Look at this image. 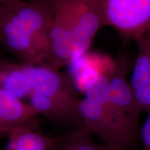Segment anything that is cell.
Returning a JSON list of instances; mask_svg holds the SVG:
<instances>
[{
    "mask_svg": "<svg viewBox=\"0 0 150 150\" xmlns=\"http://www.w3.org/2000/svg\"><path fill=\"white\" fill-rule=\"evenodd\" d=\"M40 114L30 104L0 88V136L19 128L37 129Z\"/></svg>",
    "mask_w": 150,
    "mask_h": 150,
    "instance_id": "cell-6",
    "label": "cell"
},
{
    "mask_svg": "<svg viewBox=\"0 0 150 150\" xmlns=\"http://www.w3.org/2000/svg\"><path fill=\"white\" fill-rule=\"evenodd\" d=\"M108 73L90 80L79 106L83 129L99 137L104 145L128 149L134 145L137 130L117 109L108 96Z\"/></svg>",
    "mask_w": 150,
    "mask_h": 150,
    "instance_id": "cell-4",
    "label": "cell"
},
{
    "mask_svg": "<svg viewBox=\"0 0 150 150\" xmlns=\"http://www.w3.org/2000/svg\"><path fill=\"white\" fill-rule=\"evenodd\" d=\"M138 54L135 61L130 86L142 111L150 112V31L136 39Z\"/></svg>",
    "mask_w": 150,
    "mask_h": 150,
    "instance_id": "cell-8",
    "label": "cell"
},
{
    "mask_svg": "<svg viewBox=\"0 0 150 150\" xmlns=\"http://www.w3.org/2000/svg\"><path fill=\"white\" fill-rule=\"evenodd\" d=\"M52 16L32 1L0 4V44L20 63L41 65L47 50Z\"/></svg>",
    "mask_w": 150,
    "mask_h": 150,
    "instance_id": "cell-2",
    "label": "cell"
},
{
    "mask_svg": "<svg viewBox=\"0 0 150 150\" xmlns=\"http://www.w3.org/2000/svg\"><path fill=\"white\" fill-rule=\"evenodd\" d=\"M103 27L96 0H56L46 56L40 65L57 70L70 65L88 53Z\"/></svg>",
    "mask_w": 150,
    "mask_h": 150,
    "instance_id": "cell-1",
    "label": "cell"
},
{
    "mask_svg": "<svg viewBox=\"0 0 150 150\" xmlns=\"http://www.w3.org/2000/svg\"><path fill=\"white\" fill-rule=\"evenodd\" d=\"M141 139L145 150H150V112L141 129Z\"/></svg>",
    "mask_w": 150,
    "mask_h": 150,
    "instance_id": "cell-12",
    "label": "cell"
},
{
    "mask_svg": "<svg viewBox=\"0 0 150 150\" xmlns=\"http://www.w3.org/2000/svg\"><path fill=\"white\" fill-rule=\"evenodd\" d=\"M126 72V64L125 62H120L108 74V96L129 123L138 129V120L142 110L130 84L127 81Z\"/></svg>",
    "mask_w": 150,
    "mask_h": 150,
    "instance_id": "cell-7",
    "label": "cell"
},
{
    "mask_svg": "<svg viewBox=\"0 0 150 150\" xmlns=\"http://www.w3.org/2000/svg\"><path fill=\"white\" fill-rule=\"evenodd\" d=\"M23 0H0L1 5H11L22 1Z\"/></svg>",
    "mask_w": 150,
    "mask_h": 150,
    "instance_id": "cell-14",
    "label": "cell"
},
{
    "mask_svg": "<svg viewBox=\"0 0 150 150\" xmlns=\"http://www.w3.org/2000/svg\"><path fill=\"white\" fill-rule=\"evenodd\" d=\"M14 150H56L61 136L50 137L33 128H19L8 135Z\"/></svg>",
    "mask_w": 150,
    "mask_h": 150,
    "instance_id": "cell-10",
    "label": "cell"
},
{
    "mask_svg": "<svg viewBox=\"0 0 150 150\" xmlns=\"http://www.w3.org/2000/svg\"><path fill=\"white\" fill-rule=\"evenodd\" d=\"M31 1L42 6L52 13H54V5H55L56 0H31Z\"/></svg>",
    "mask_w": 150,
    "mask_h": 150,
    "instance_id": "cell-13",
    "label": "cell"
},
{
    "mask_svg": "<svg viewBox=\"0 0 150 150\" xmlns=\"http://www.w3.org/2000/svg\"><path fill=\"white\" fill-rule=\"evenodd\" d=\"M0 88L20 99L29 97L31 82L27 65L0 59Z\"/></svg>",
    "mask_w": 150,
    "mask_h": 150,
    "instance_id": "cell-9",
    "label": "cell"
},
{
    "mask_svg": "<svg viewBox=\"0 0 150 150\" xmlns=\"http://www.w3.org/2000/svg\"><path fill=\"white\" fill-rule=\"evenodd\" d=\"M27 72L31 82L29 104L40 115L56 126L82 130L81 99L71 77L40 65H27Z\"/></svg>",
    "mask_w": 150,
    "mask_h": 150,
    "instance_id": "cell-3",
    "label": "cell"
},
{
    "mask_svg": "<svg viewBox=\"0 0 150 150\" xmlns=\"http://www.w3.org/2000/svg\"><path fill=\"white\" fill-rule=\"evenodd\" d=\"M56 150H129L118 149L93 141L91 134L84 130H73L61 136Z\"/></svg>",
    "mask_w": 150,
    "mask_h": 150,
    "instance_id": "cell-11",
    "label": "cell"
},
{
    "mask_svg": "<svg viewBox=\"0 0 150 150\" xmlns=\"http://www.w3.org/2000/svg\"><path fill=\"white\" fill-rule=\"evenodd\" d=\"M6 150H14V149H13L12 147H11V148H9V149H6Z\"/></svg>",
    "mask_w": 150,
    "mask_h": 150,
    "instance_id": "cell-15",
    "label": "cell"
},
{
    "mask_svg": "<svg viewBox=\"0 0 150 150\" xmlns=\"http://www.w3.org/2000/svg\"><path fill=\"white\" fill-rule=\"evenodd\" d=\"M104 27L110 26L127 38L150 31V0H96Z\"/></svg>",
    "mask_w": 150,
    "mask_h": 150,
    "instance_id": "cell-5",
    "label": "cell"
}]
</instances>
